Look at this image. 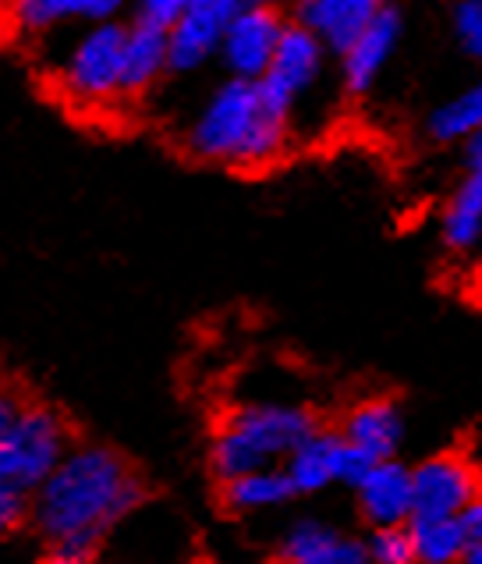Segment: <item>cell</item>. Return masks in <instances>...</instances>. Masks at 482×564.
<instances>
[{
  "instance_id": "cell-1",
  "label": "cell",
  "mask_w": 482,
  "mask_h": 564,
  "mask_svg": "<svg viewBox=\"0 0 482 564\" xmlns=\"http://www.w3.org/2000/svg\"><path fill=\"white\" fill-rule=\"evenodd\" d=\"M139 497L142 482L121 455L107 447H78L36 490L32 514L54 551L86 561Z\"/></svg>"
},
{
  "instance_id": "cell-2",
  "label": "cell",
  "mask_w": 482,
  "mask_h": 564,
  "mask_svg": "<svg viewBox=\"0 0 482 564\" xmlns=\"http://www.w3.org/2000/svg\"><path fill=\"white\" fill-rule=\"evenodd\" d=\"M292 110H284L263 83L223 78L185 128V147L217 167H266L292 139Z\"/></svg>"
},
{
  "instance_id": "cell-3",
  "label": "cell",
  "mask_w": 482,
  "mask_h": 564,
  "mask_svg": "<svg viewBox=\"0 0 482 564\" xmlns=\"http://www.w3.org/2000/svg\"><path fill=\"white\" fill-rule=\"evenodd\" d=\"M316 430L313 415L295 405H245L220 423L213 437V473L220 482L255 469H273Z\"/></svg>"
},
{
  "instance_id": "cell-4",
  "label": "cell",
  "mask_w": 482,
  "mask_h": 564,
  "mask_svg": "<svg viewBox=\"0 0 482 564\" xmlns=\"http://www.w3.org/2000/svg\"><path fill=\"white\" fill-rule=\"evenodd\" d=\"M68 455V426L43 405H22L19 419L0 441V482L36 494Z\"/></svg>"
},
{
  "instance_id": "cell-5",
  "label": "cell",
  "mask_w": 482,
  "mask_h": 564,
  "mask_svg": "<svg viewBox=\"0 0 482 564\" xmlns=\"http://www.w3.org/2000/svg\"><path fill=\"white\" fill-rule=\"evenodd\" d=\"M128 22L86 25L61 61V86L83 104H107L121 93Z\"/></svg>"
},
{
  "instance_id": "cell-6",
  "label": "cell",
  "mask_w": 482,
  "mask_h": 564,
  "mask_svg": "<svg viewBox=\"0 0 482 564\" xmlns=\"http://www.w3.org/2000/svg\"><path fill=\"white\" fill-rule=\"evenodd\" d=\"M475 494H482L475 465L458 451H443L412 469V519H458Z\"/></svg>"
},
{
  "instance_id": "cell-7",
  "label": "cell",
  "mask_w": 482,
  "mask_h": 564,
  "mask_svg": "<svg viewBox=\"0 0 482 564\" xmlns=\"http://www.w3.org/2000/svg\"><path fill=\"white\" fill-rule=\"evenodd\" d=\"M287 25L292 22H284L281 11L273 4L234 14V19L228 22V29H223L220 54H217L228 78H249V83H260L270 68L273 54H277V43H281Z\"/></svg>"
},
{
  "instance_id": "cell-8",
  "label": "cell",
  "mask_w": 482,
  "mask_h": 564,
  "mask_svg": "<svg viewBox=\"0 0 482 564\" xmlns=\"http://www.w3.org/2000/svg\"><path fill=\"white\" fill-rule=\"evenodd\" d=\"M327 57H330L327 46L319 43L313 32H305L298 22H292L284 29L277 54H273L270 68L260 83L273 100L295 115V107L319 86V78H324Z\"/></svg>"
},
{
  "instance_id": "cell-9",
  "label": "cell",
  "mask_w": 482,
  "mask_h": 564,
  "mask_svg": "<svg viewBox=\"0 0 482 564\" xmlns=\"http://www.w3.org/2000/svg\"><path fill=\"white\" fill-rule=\"evenodd\" d=\"M234 19L228 0H191L185 19L167 32V72L191 75L220 54L223 29Z\"/></svg>"
},
{
  "instance_id": "cell-10",
  "label": "cell",
  "mask_w": 482,
  "mask_h": 564,
  "mask_svg": "<svg viewBox=\"0 0 482 564\" xmlns=\"http://www.w3.org/2000/svg\"><path fill=\"white\" fill-rule=\"evenodd\" d=\"M401 36H405V22L397 8H383L380 19L341 54V83L351 96H365L380 83V75L401 51Z\"/></svg>"
},
{
  "instance_id": "cell-11",
  "label": "cell",
  "mask_w": 482,
  "mask_h": 564,
  "mask_svg": "<svg viewBox=\"0 0 482 564\" xmlns=\"http://www.w3.org/2000/svg\"><path fill=\"white\" fill-rule=\"evenodd\" d=\"M132 0H11L8 22L25 36H51L64 25L121 22Z\"/></svg>"
},
{
  "instance_id": "cell-12",
  "label": "cell",
  "mask_w": 482,
  "mask_h": 564,
  "mask_svg": "<svg viewBox=\"0 0 482 564\" xmlns=\"http://www.w3.org/2000/svg\"><path fill=\"white\" fill-rule=\"evenodd\" d=\"M387 8L383 0H302L298 25L327 46V54L341 57L362 32Z\"/></svg>"
},
{
  "instance_id": "cell-13",
  "label": "cell",
  "mask_w": 482,
  "mask_h": 564,
  "mask_svg": "<svg viewBox=\"0 0 482 564\" xmlns=\"http://www.w3.org/2000/svg\"><path fill=\"white\" fill-rule=\"evenodd\" d=\"M359 494V508L365 514V522L373 529L383 525H408L415 514L412 501V469L397 465L394 458L376 462L373 469L362 476L355 487Z\"/></svg>"
},
{
  "instance_id": "cell-14",
  "label": "cell",
  "mask_w": 482,
  "mask_h": 564,
  "mask_svg": "<svg viewBox=\"0 0 482 564\" xmlns=\"http://www.w3.org/2000/svg\"><path fill=\"white\" fill-rule=\"evenodd\" d=\"M273 564H369L365 543L351 540L327 522H295L277 543Z\"/></svg>"
},
{
  "instance_id": "cell-15",
  "label": "cell",
  "mask_w": 482,
  "mask_h": 564,
  "mask_svg": "<svg viewBox=\"0 0 482 564\" xmlns=\"http://www.w3.org/2000/svg\"><path fill=\"white\" fill-rule=\"evenodd\" d=\"M405 437V419H401L397 405L387 398H365L355 409L348 412L341 441L348 447L362 451L373 462H387L394 458V451L401 447Z\"/></svg>"
},
{
  "instance_id": "cell-16",
  "label": "cell",
  "mask_w": 482,
  "mask_h": 564,
  "mask_svg": "<svg viewBox=\"0 0 482 564\" xmlns=\"http://www.w3.org/2000/svg\"><path fill=\"white\" fill-rule=\"evenodd\" d=\"M341 433H319L313 430L284 462V473L292 479L295 494H319L341 482Z\"/></svg>"
},
{
  "instance_id": "cell-17",
  "label": "cell",
  "mask_w": 482,
  "mask_h": 564,
  "mask_svg": "<svg viewBox=\"0 0 482 564\" xmlns=\"http://www.w3.org/2000/svg\"><path fill=\"white\" fill-rule=\"evenodd\" d=\"M164 75H167V36H164V32H153V29H142V25L128 22L121 93L124 96H139V93H146L150 86H156Z\"/></svg>"
},
{
  "instance_id": "cell-18",
  "label": "cell",
  "mask_w": 482,
  "mask_h": 564,
  "mask_svg": "<svg viewBox=\"0 0 482 564\" xmlns=\"http://www.w3.org/2000/svg\"><path fill=\"white\" fill-rule=\"evenodd\" d=\"M443 241L454 252H469L482 241V167H469L454 196L447 199Z\"/></svg>"
},
{
  "instance_id": "cell-19",
  "label": "cell",
  "mask_w": 482,
  "mask_h": 564,
  "mask_svg": "<svg viewBox=\"0 0 482 564\" xmlns=\"http://www.w3.org/2000/svg\"><path fill=\"white\" fill-rule=\"evenodd\" d=\"M426 132L432 142H469L472 135L482 132V78L472 86H464L461 93L447 96L440 107H432V115L426 118Z\"/></svg>"
},
{
  "instance_id": "cell-20",
  "label": "cell",
  "mask_w": 482,
  "mask_h": 564,
  "mask_svg": "<svg viewBox=\"0 0 482 564\" xmlns=\"http://www.w3.org/2000/svg\"><path fill=\"white\" fill-rule=\"evenodd\" d=\"M295 497L292 490V479L273 465V469H255L245 476H234L223 482V501H228L234 511H270V508H281Z\"/></svg>"
},
{
  "instance_id": "cell-21",
  "label": "cell",
  "mask_w": 482,
  "mask_h": 564,
  "mask_svg": "<svg viewBox=\"0 0 482 564\" xmlns=\"http://www.w3.org/2000/svg\"><path fill=\"white\" fill-rule=\"evenodd\" d=\"M412 543L419 564H461L469 540H464L458 519H412Z\"/></svg>"
},
{
  "instance_id": "cell-22",
  "label": "cell",
  "mask_w": 482,
  "mask_h": 564,
  "mask_svg": "<svg viewBox=\"0 0 482 564\" xmlns=\"http://www.w3.org/2000/svg\"><path fill=\"white\" fill-rule=\"evenodd\" d=\"M369 564H419L415 561V543L408 525H383L373 529V536L365 543Z\"/></svg>"
},
{
  "instance_id": "cell-23",
  "label": "cell",
  "mask_w": 482,
  "mask_h": 564,
  "mask_svg": "<svg viewBox=\"0 0 482 564\" xmlns=\"http://www.w3.org/2000/svg\"><path fill=\"white\" fill-rule=\"evenodd\" d=\"M191 8V0H132V25L167 32L185 19V11Z\"/></svg>"
},
{
  "instance_id": "cell-24",
  "label": "cell",
  "mask_w": 482,
  "mask_h": 564,
  "mask_svg": "<svg viewBox=\"0 0 482 564\" xmlns=\"http://www.w3.org/2000/svg\"><path fill=\"white\" fill-rule=\"evenodd\" d=\"M451 22H454L458 46L482 64V0H458Z\"/></svg>"
},
{
  "instance_id": "cell-25",
  "label": "cell",
  "mask_w": 482,
  "mask_h": 564,
  "mask_svg": "<svg viewBox=\"0 0 482 564\" xmlns=\"http://www.w3.org/2000/svg\"><path fill=\"white\" fill-rule=\"evenodd\" d=\"M25 519V494L0 482V536H8L11 529H19Z\"/></svg>"
},
{
  "instance_id": "cell-26",
  "label": "cell",
  "mask_w": 482,
  "mask_h": 564,
  "mask_svg": "<svg viewBox=\"0 0 482 564\" xmlns=\"http://www.w3.org/2000/svg\"><path fill=\"white\" fill-rule=\"evenodd\" d=\"M458 525H461V533L464 540L472 543H482V494H475L469 505H464V511L458 514Z\"/></svg>"
},
{
  "instance_id": "cell-27",
  "label": "cell",
  "mask_w": 482,
  "mask_h": 564,
  "mask_svg": "<svg viewBox=\"0 0 482 564\" xmlns=\"http://www.w3.org/2000/svg\"><path fill=\"white\" fill-rule=\"evenodd\" d=\"M19 412H22V401L8 391H0V441H4V433L11 430L14 419H19Z\"/></svg>"
},
{
  "instance_id": "cell-28",
  "label": "cell",
  "mask_w": 482,
  "mask_h": 564,
  "mask_svg": "<svg viewBox=\"0 0 482 564\" xmlns=\"http://www.w3.org/2000/svg\"><path fill=\"white\" fill-rule=\"evenodd\" d=\"M464 153H469V167H482V132L464 142Z\"/></svg>"
},
{
  "instance_id": "cell-29",
  "label": "cell",
  "mask_w": 482,
  "mask_h": 564,
  "mask_svg": "<svg viewBox=\"0 0 482 564\" xmlns=\"http://www.w3.org/2000/svg\"><path fill=\"white\" fill-rule=\"evenodd\" d=\"M270 0H228V8L234 11V14H241V11H252V8H266Z\"/></svg>"
},
{
  "instance_id": "cell-30",
  "label": "cell",
  "mask_w": 482,
  "mask_h": 564,
  "mask_svg": "<svg viewBox=\"0 0 482 564\" xmlns=\"http://www.w3.org/2000/svg\"><path fill=\"white\" fill-rule=\"evenodd\" d=\"M36 564H86L83 557H72V554H61V551H54V554H46L43 561H36Z\"/></svg>"
},
{
  "instance_id": "cell-31",
  "label": "cell",
  "mask_w": 482,
  "mask_h": 564,
  "mask_svg": "<svg viewBox=\"0 0 482 564\" xmlns=\"http://www.w3.org/2000/svg\"><path fill=\"white\" fill-rule=\"evenodd\" d=\"M461 564H482V543H472L469 551H464V561Z\"/></svg>"
},
{
  "instance_id": "cell-32",
  "label": "cell",
  "mask_w": 482,
  "mask_h": 564,
  "mask_svg": "<svg viewBox=\"0 0 482 564\" xmlns=\"http://www.w3.org/2000/svg\"><path fill=\"white\" fill-rule=\"evenodd\" d=\"M387 8H397V4H408V0H383Z\"/></svg>"
},
{
  "instance_id": "cell-33",
  "label": "cell",
  "mask_w": 482,
  "mask_h": 564,
  "mask_svg": "<svg viewBox=\"0 0 482 564\" xmlns=\"http://www.w3.org/2000/svg\"><path fill=\"white\" fill-rule=\"evenodd\" d=\"M284 4H295V8H298V4H302V0H284Z\"/></svg>"
},
{
  "instance_id": "cell-34",
  "label": "cell",
  "mask_w": 482,
  "mask_h": 564,
  "mask_svg": "<svg viewBox=\"0 0 482 564\" xmlns=\"http://www.w3.org/2000/svg\"><path fill=\"white\" fill-rule=\"evenodd\" d=\"M185 564H202V561H185Z\"/></svg>"
}]
</instances>
